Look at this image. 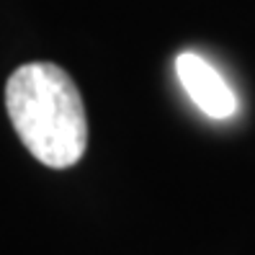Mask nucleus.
<instances>
[{"instance_id":"1","label":"nucleus","mask_w":255,"mask_h":255,"mask_svg":"<svg viewBox=\"0 0 255 255\" xmlns=\"http://www.w3.org/2000/svg\"><path fill=\"white\" fill-rule=\"evenodd\" d=\"M5 109L18 139L41 165L62 170L85 155V103L75 80L59 65H21L8 78Z\"/></svg>"},{"instance_id":"2","label":"nucleus","mask_w":255,"mask_h":255,"mask_svg":"<svg viewBox=\"0 0 255 255\" xmlns=\"http://www.w3.org/2000/svg\"><path fill=\"white\" fill-rule=\"evenodd\" d=\"M175 72L188 98L212 119H230L237 111V98L227 80L196 52L175 57Z\"/></svg>"}]
</instances>
